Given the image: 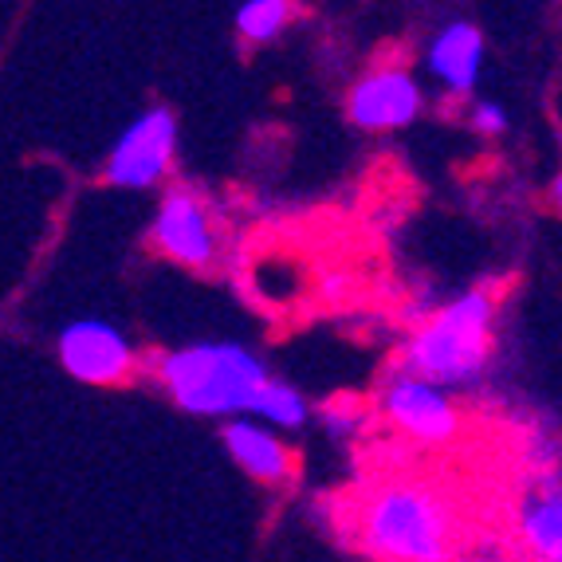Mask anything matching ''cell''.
<instances>
[{
  "mask_svg": "<svg viewBox=\"0 0 562 562\" xmlns=\"http://www.w3.org/2000/svg\"><path fill=\"white\" fill-rule=\"evenodd\" d=\"M323 422H327L330 432H350L358 425V405L347 402V397H338L323 409Z\"/></svg>",
  "mask_w": 562,
  "mask_h": 562,
  "instance_id": "14",
  "label": "cell"
},
{
  "mask_svg": "<svg viewBox=\"0 0 562 562\" xmlns=\"http://www.w3.org/2000/svg\"><path fill=\"white\" fill-rule=\"evenodd\" d=\"M59 362L71 378L91 385L122 382L131 374L134 350L119 327L103 319H79L59 335Z\"/></svg>",
  "mask_w": 562,
  "mask_h": 562,
  "instance_id": "5",
  "label": "cell"
},
{
  "mask_svg": "<svg viewBox=\"0 0 562 562\" xmlns=\"http://www.w3.org/2000/svg\"><path fill=\"white\" fill-rule=\"evenodd\" d=\"M291 12L295 9H291L288 0H248L236 12V32L244 40H252V44H268V40H276L283 32Z\"/></svg>",
  "mask_w": 562,
  "mask_h": 562,
  "instance_id": "13",
  "label": "cell"
},
{
  "mask_svg": "<svg viewBox=\"0 0 562 562\" xmlns=\"http://www.w3.org/2000/svg\"><path fill=\"white\" fill-rule=\"evenodd\" d=\"M480 64H484V36H480V29L469 24V20H457V24L441 29L437 40L429 44V71L460 94L472 91V83L480 76Z\"/></svg>",
  "mask_w": 562,
  "mask_h": 562,
  "instance_id": "9",
  "label": "cell"
},
{
  "mask_svg": "<svg viewBox=\"0 0 562 562\" xmlns=\"http://www.w3.org/2000/svg\"><path fill=\"white\" fill-rule=\"evenodd\" d=\"M524 543L539 562H559L562 559V499L559 487H551L547 496H535L524 507Z\"/></svg>",
  "mask_w": 562,
  "mask_h": 562,
  "instance_id": "11",
  "label": "cell"
},
{
  "mask_svg": "<svg viewBox=\"0 0 562 562\" xmlns=\"http://www.w3.org/2000/svg\"><path fill=\"white\" fill-rule=\"evenodd\" d=\"M154 374L186 413L233 417L252 405L256 390L268 382V366L240 342H198L161 355Z\"/></svg>",
  "mask_w": 562,
  "mask_h": 562,
  "instance_id": "2",
  "label": "cell"
},
{
  "mask_svg": "<svg viewBox=\"0 0 562 562\" xmlns=\"http://www.w3.org/2000/svg\"><path fill=\"white\" fill-rule=\"evenodd\" d=\"M457 512L429 484H385L362 504L358 543L374 562H452Z\"/></svg>",
  "mask_w": 562,
  "mask_h": 562,
  "instance_id": "1",
  "label": "cell"
},
{
  "mask_svg": "<svg viewBox=\"0 0 562 562\" xmlns=\"http://www.w3.org/2000/svg\"><path fill=\"white\" fill-rule=\"evenodd\" d=\"M472 122H476V131H484V134H504L507 131V111L499 103H476Z\"/></svg>",
  "mask_w": 562,
  "mask_h": 562,
  "instance_id": "15",
  "label": "cell"
},
{
  "mask_svg": "<svg viewBox=\"0 0 562 562\" xmlns=\"http://www.w3.org/2000/svg\"><path fill=\"white\" fill-rule=\"evenodd\" d=\"M173 150H178V119L166 106H154L142 119H134L114 142L111 161H106V181L122 189L154 186L173 161Z\"/></svg>",
  "mask_w": 562,
  "mask_h": 562,
  "instance_id": "4",
  "label": "cell"
},
{
  "mask_svg": "<svg viewBox=\"0 0 562 562\" xmlns=\"http://www.w3.org/2000/svg\"><path fill=\"white\" fill-rule=\"evenodd\" d=\"M154 244L169 260L186 263V268H209L216 256V233L209 221V209L201 205L198 193L189 189H169L166 201L154 221Z\"/></svg>",
  "mask_w": 562,
  "mask_h": 562,
  "instance_id": "7",
  "label": "cell"
},
{
  "mask_svg": "<svg viewBox=\"0 0 562 562\" xmlns=\"http://www.w3.org/2000/svg\"><path fill=\"white\" fill-rule=\"evenodd\" d=\"M382 409L397 429L425 445H445L457 437L460 422L452 402L445 397V390H437L429 382H417L409 374L390 378V385L382 390Z\"/></svg>",
  "mask_w": 562,
  "mask_h": 562,
  "instance_id": "6",
  "label": "cell"
},
{
  "mask_svg": "<svg viewBox=\"0 0 562 562\" xmlns=\"http://www.w3.org/2000/svg\"><path fill=\"white\" fill-rule=\"evenodd\" d=\"M248 409H252L256 417H263L268 425H280V429H300V425L307 422V402H303V394L295 385L276 382V378H268V382L256 390Z\"/></svg>",
  "mask_w": 562,
  "mask_h": 562,
  "instance_id": "12",
  "label": "cell"
},
{
  "mask_svg": "<svg viewBox=\"0 0 562 562\" xmlns=\"http://www.w3.org/2000/svg\"><path fill=\"white\" fill-rule=\"evenodd\" d=\"M492 315L496 307L487 291H469L452 300L409 338L402 374L437 385V390L476 382L492 355Z\"/></svg>",
  "mask_w": 562,
  "mask_h": 562,
  "instance_id": "3",
  "label": "cell"
},
{
  "mask_svg": "<svg viewBox=\"0 0 562 562\" xmlns=\"http://www.w3.org/2000/svg\"><path fill=\"white\" fill-rule=\"evenodd\" d=\"M417 111H422V87L402 67H382L374 76L358 79V87L350 91V119L366 131L409 126Z\"/></svg>",
  "mask_w": 562,
  "mask_h": 562,
  "instance_id": "8",
  "label": "cell"
},
{
  "mask_svg": "<svg viewBox=\"0 0 562 562\" xmlns=\"http://www.w3.org/2000/svg\"><path fill=\"white\" fill-rule=\"evenodd\" d=\"M221 437H225L228 457H233L236 464L248 472V476L276 484V480H283L291 472L288 449H283L280 437L263 429L260 422H244V417H233V422L221 429Z\"/></svg>",
  "mask_w": 562,
  "mask_h": 562,
  "instance_id": "10",
  "label": "cell"
}]
</instances>
